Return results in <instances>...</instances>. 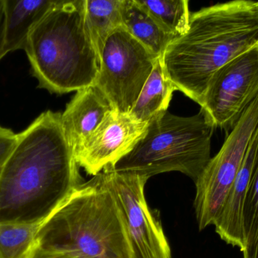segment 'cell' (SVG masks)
<instances>
[{
	"instance_id": "1",
	"label": "cell",
	"mask_w": 258,
	"mask_h": 258,
	"mask_svg": "<svg viewBox=\"0 0 258 258\" xmlns=\"http://www.w3.org/2000/svg\"><path fill=\"white\" fill-rule=\"evenodd\" d=\"M83 183L61 113L46 111L17 133L0 171V224L41 225Z\"/></svg>"
},
{
	"instance_id": "2",
	"label": "cell",
	"mask_w": 258,
	"mask_h": 258,
	"mask_svg": "<svg viewBox=\"0 0 258 258\" xmlns=\"http://www.w3.org/2000/svg\"><path fill=\"white\" fill-rule=\"evenodd\" d=\"M258 45V1L218 3L191 14L184 34L174 38L161 56L176 89L203 106L214 74Z\"/></svg>"
},
{
	"instance_id": "3",
	"label": "cell",
	"mask_w": 258,
	"mask_h": 258,
	"mask_svg": "<svg viewBox=\"0 0 258 258\" xmlns=\"http://www.w3.org/2000/svg\"><path fill=\"white\" fill-rule=\"evenodd\" d=\"M38 87L65 94L95 84L100 56L86 22V0H59L34 26L24 48Z\"/></svg>"
},
{
	"instance_id": "4",
	"label": "cell",
	"mask_w": 258,
	"mask_h": 258,
	"mask_svg": "<svg viewBox=\"0 0 258 258\" xmlns=\"http://www.w3.org/2000/svg\"><path fill=\"white\" fill-rule=\"evenodd\" d=\"M35 245L78 258H132L120 210L101 173L41 224Z\"/></svg>"
},
{
	"instance_id": "5",
	"label": "cell",
	"mask_w": 258,
	"mask_h": 258,
	"mask_svg": "<svg viewBox=\"0 0 258 258\" xmlns=\"http://www.w3.org/2000/svg\"><path fill=\"white\" fill-rule=\"evenodd\" d=\"M215 130L202 108L190 117L177 116L167 111L148 123L133 149L111 168L147 179L179 171L195 183L210 161Z\"/></svg>"
},
{
	"instance_id": "6",
	"label": "cell",
	"mask_w": 258,
	"mask_h": 258,
	"mask_svg": "<svg viewBox=\"0 0 258 258\" xmlns=\"http://www.w3.org/2000/svg\"><path fill=\"white\" fill-rule=\"evenodd\" d=\"M159 58L119 27L106 40L94 85L116 112L128 114Z\"/></svg>"
},
{
	"instance_id": "7",
	"label": "cell",
	"mask_w": 258,
	"mask_h": 258,
	"mask_svg": "<svg viewBox=\"0 0 258 258\" xmlns=\"http://www.w3.org/2000/svg\"><path fill=\"white\" fill-rule=\"evenodd\" d=\"M257 126L258 98L244 112L231 132L226 135L221 149L211 158L195 182L194 209L200 231L215 224Z\"/></svg>"
},
{
	"instance_id": "8",
	"label": "cell",
	"mask_w": 258,
	"mask_h": 258,
	"mask_svg": "<svg viewBox=\"0 0 258 258\" xmlns=\"http://www.w3.org/2000/svg\"><path fill=\"white\" fill-rule=\"evenodd\" d=\"M101 174L120 210L132 258H172L160 222L144 196V186L149 179L132 173L118 172L111 167L103 170Z\"/></svg>"
},
{
	"instance_id": "9",
	"label": "cell",
	"mask_w": 258,
	"mask_h": 258,
	"mask_svg": "<svg viewBox=\"0 0 258 258\" xmlns=\"http://www.w3.org/2000/svg\"><path fill=\"white\" fill-rule=\"evenodd\" d=\"M258 98V45L233 59L211 79L202 109L228 134Z\"/></svg>"
},
{
	"instance_id": "10",
	"label": "cell",
	"mask_w": 258,
	"mask_h": 258,
	"mask_svg": "<svg viewBox=\"0 0 258 258\" xmlns=\"http://www.w3.org/2000/svg\"><path fill=\"white\" fill-rule=\"evenodd\" d=\"M147 126L148 124L138 122L129 114L113 111L74 150L77 165L93 177L105 168L114 166L133 149Z\"/></svg>"
},
{
	"instance_id": "11",
	"label": "cell",
	"mask_w": 258,
	"mask_h": 258,
	"mask_svg": "<svg viewBox=\"0 0 258 258\" xmlns=\"http://www.w3.org/2000/svg\"><path fill=\"white\" fill-rule=\"evenodd\" d=\"M257 146L258 126L248 144L239 173L214 224L215 232L220 238L228 245L239 248L241 251L245 248L242 209L251 180Z\"/></svg>"
},
{
	"instance_id": "12",
	"label": "cell",
	"mask_w": 258,
	"mask_h": 258,
	"mask_svg": "<svg viewBox=\"0 0 258 258\" xmlns=\"http://www.w3.org/2000/svg\"><path fill=\"white\" fill-rule=\"evenodd\" d=\"M113 111L108 98L95 85L77 91L61 113L62 127L73 149L83 143Z\"/></svg>"
},
{
	"instance_id": "13",
	"label": "cell",
	"mask_w": 258,
	"mask_h": 258,
	"mask_svg": "<svg viewBox=\"0 0 258 258\" xmlns=\"http://www.w3.org/2000/svg\"><path fill=\"white\" fill-rule=\"evenodd\" d=\"M6 53L24 50L32 29L59 0H3Z\"/></svg>"
},
{
	"instance_id": "14",
	"label": "cell",
	"mask_w": 258,
	"mask_h": 258,
	"mask_svg": "<svg viewBox=\"0 0 258 258\" xmlns=\"http://www.w3.org/2000/svg\"><path fill=\"white\" fill-rule=\"evenodd\" d=\"M177 90L158 59L129 115L138 122H149L168 111L173 93Z\"/></svg>"
},
{
	"instance_id": "15",
	"label": "cell",
	"mask_w": 258,
	"mask_h": 258,
	"mask_svg": "<svg viewBox=\"0 0 258 258\" xmlns=\"http://www.w3.org/2000/svg\"><path fill=\"white\" fill-rule=\"evenodd\" d=\"M122 27L147 49L157 56L163 55L174 36L164 31L135 0H123Z\"/></svg>"
},
{
	"instance_id": "16",
	"label": "cell",
	"mask_w": 258,
	"mask_h": 258,
	"mask_svg": "<svg viewBox=\"0 0 258 258\" xmlns=\"http://www.w3.org/2000/svg\"><path fill=\"white\" fill-rule=\"evenodd\" d=\"M122 1L86 0V26L100 57L107 38L122 27Z\"/></svg>"
},
{
	"instance_id": "17",
	"label": "cell",
	"mask_w": 258,
	"mask_h": 258,
	"mask_svg": "<svg viewBox=\"0 0 258 258\" xmlns=\"http://www.w3.org/2000/svg\"><path fill=\"white\" fill-rule=\"evenodd\" d=\"M158 25L168 34L177 37L186 33L191 14L187 0H135Z\"/></svg>"
},
{
	"instance_id": "18",
	"label": "cell",
	"mask_w": 258,
	"mask_h": 258,
	"mask_svg": "<svg viewBox=\"0 0 258 258\" xmlns=\"http://www.w3.org/2000/svg\"><path fill=\"white\" fill-rule=\"evenodd\" d=\"M243 258H258V146L242 209Z\"/></svg>"
},
{
	"instance_id": "19",
	"label": "cell",
	"mask_w": 258,
	"mask_h": 258,
	"mask_svg": "<svg viewBox=\"0 0 258 258\" xmlns=\"http://www.w3.org/2000/svg\"><path fill=\"white\" fill-rule=\"evenodd\" d=\"M40 225L0 224V258H27Z\"/></svg>"
},
{
	"instance_id": "20",
	"label": "cell",
	"mask_w": 258,
	"mask_h": 258,
	"mask_svg": "<svg viewBox=\"0 0 258 258\" xmlns=\"http://www.w3.org/2000/svg\"><path fill=\"white\" fill-rule=\"evenodd\" d=\"M17 141V133L0 125V171Z\"/></svg>"
},
{
	"instance_id": "21",
	"label": "cell",
	"mask_w": 258,
	"mask_h": 258,
	"mask_svg": "<svg viewBox=\"0 0 258 258\" xmlns=\"http://www.w3.org/2000/svg\"><path fill=\"white\" fill-rule=\"evenodd\" d=\"M27 258H78L65 253L53 252L38 248L36 245L32 248Z\"/></svg>"
},
{
	"instance_id": "22",
	"label": "cell",
	"mask_w": 258,
	"mask_h": 258,
	"mask_svg": "<svg viewBox=\"0 0 258 258\" xmlns=\"http://www.w3.org/2000/svg\"><path fill=\"white\" fill-rule=\"evenodd\" d=\"M7 55L6 50V31H5V12L3 0H0V60Z\"/></svg>"
}]
</instances>
